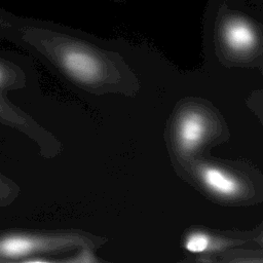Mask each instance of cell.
Segmentation results:
<instances>
[{
    "mask_svg": "<svg viewBox=\"0 0 263 263\" xmlns=\"http://www.w3.org/2000/svg\"><path fill=\"white\" fill-rule=\"evenodd\" d=\"M60 63L68 75L83 83L96 81L101 73L99 60L88 50L76 46H66L60 52Z\"/></svg>",
    "mask_w": 263,
    "mask_h": 263,
    "instance_id": "obj_1",
    "label": "cell"
},
{
    "mask_svg": "<svg viewBox=\"0 0 263 263\" xmlns=\"http://www.w3.org/2000/svg\"><path fill=\"white\" fill-rule=\"evenodd\" d=\"M57 246L55 238L27 234L7 235L0 239V257L20 258L38 251L51 250Z\"/></svg>",
    "mask_w": 263,
    "mask_h": 263,
    "instance_id": "obj_2",
    "label": "cell"
},
{
    "mask_svg": "<svg viewBox=\"0 0 263 263\" xmlns=\"http://www.w3.org/2000/svg\"><path fill=\"white\" fill-rule=\"evenodd\" d=\"M223 35L227 45L236 51L249 50L256 42L252 26L240 17L229 18L224 25Z\"/></svg>",
    "mask_w": 263,
    "mask_h": 263,
    "instance_id": "obj_3",
    "label": "cell"
},
{
    "mask_svg": "<svg viewBox=\"0 0 263 263\" xmlns=\"http://www.w3.org/2000/svg\"><path fill=\"white\" fill-rule=\"evenodd\" d=\"M200 176L205 186L218 195L233 196L239 191L238 182L220 168L202 166L200 168Z\"/></svg>",
    "mask_w": 263,
    "mask_h": 263,
    "instance_id": "obj_4",
    "label": "cell"
},
{
    "mask_svg": "<svg viewBox=\"0 0 263 263\" xmlns=\"http://www.w3.org/2000/svg\"><path fill=\"white\" fill-rule=\"evenodd\" d=\"M205 126L202 116L198 113H188L183 117L179 127V140L185 151H191L201 142Z\"/></svg>",
    "mask_w": 263,
    "mask_h": 263,
    "instance_id": "obj_5",
    "label": "cell"
},
{
    "mask_svg": "<svg viewBox=\"0 0 263 263\" xmlns=\"http://www.w3.org/2000/svg\"><path fill=\"white\" fill-rule=\"evenodd\" d=\"M210 246V238L202 233H193L191 234L185 243V247L188 251L199 253L205 251Z\"/></svg>",
    "mask_w": 263,
    "mask_h": 263,
    "instance_id": "obj_6",
    "label": "cell"
},
{
    "mask_svg": "<svg viewBox=\"0 0 263 263\" xmlns=\"http://www.w3.org/2000/svg\"><path fill=\"white\" fill-rule=\"evenodd\" d=\"M2 79H3V73H2V71L0 69V83L2 82Z\"/></svg>",
    "mask_w": 263,
    "mask_h": 263,
    "instance_id": "obj_7",
    "label": "cell"
}]
</instances>
